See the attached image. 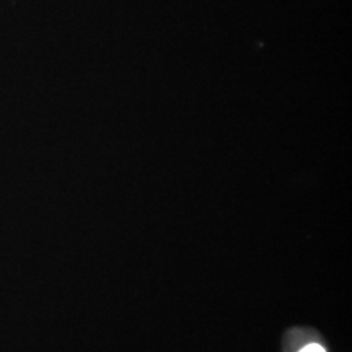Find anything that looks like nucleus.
<instances>
[{
	"mask_svg": "<svg viewBox=\"0 0 352 352\" xmlns=\"http://www.w3.org/2000/svg\"><path fill=\"white\" fill-rule=\"evenodd\" d=\"M299 352H327L325 351V349L324 347H321L320 344H316V343H312V344H308V346H305L304 349H302Z\"/></svg>",
	"mask_w": 352,
	"mask_h": 352,
	"instance_id": "obj_1",
	"label": "nucleus"
}]
</instances>
